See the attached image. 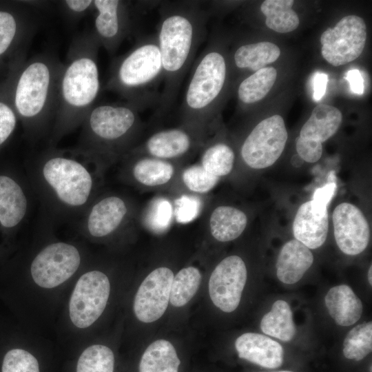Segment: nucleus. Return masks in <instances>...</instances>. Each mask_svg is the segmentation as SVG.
Segmentation results:
<instances>
[{"label":"nucleus","instance_id":"obj_1","mask_svg":"<svg viewBox=\"0 0 372 372\" xmlns=\"http://www.w3.org/2000/svg\"><path fill=\"white\" fill-rule=\"evenodd\" d=\"M156 34L163 71V89L156 115L172 107L184 77L204 41L207 14L196 1H164Z\"/></svg>","mask_w":372,"mask_h":372},{"label":"nucleus","instance_id":"obj_2","mask_svg":"<svg viewBox=\"0 0 372 372\" xmlns=\"http://www.w3.org/2000/svg\"><path fill=\"white\" fill-rule=\"evenodd\" d=\"M94 161L75 149L50 148L32 167L31 186L50 214L58 218L82 216L96 198V176L89 167Z\"/></svg>","mask_w":372,"mask_h":372},{"label":"nucleus","instance_id":"obj_3","mask_svg":"<svg viewBox=\"0 0 372 372\" xmlns=\"http://www.w3.org/2000/svg\"><path fill=\"white\" fill-rule=\"evenodd\" d=\"M100 45L92 31L72 39L60 78L57 106L50 134V143H56L81 125L95 105L101 90L98 66Z\"/></svg>","mask_w":372,"mask_h":372},{"label":"nucleus","instance_id":"obj_4","mask_svg":"<svg viewBox=\"0 0 372 372\" xmlns=\"http://www.w3.org/2000/svg\"><path fill=\"white\" fill-rule=\"evenodd\" d=\"M63 65L56 55L45 52L24 61L18 70L12 103L31 138L51 132Z\"/></svg>","mask_w":372,"mask_h":372},{"label":"nucleus","instance_id":"obj_5","mask_svg":"<svg viewBox=\"0 0 372 372\" xmlns=\"http://www.w3.org/2000/svg\"><path fill=\"white\" fill-rule=\"evenodd\" d=\"M139 111L127 102L95 104L81 124L76 149L98 164L124 157L143 128Z\"/></svg>","mask_w":372,"mask_h":372},{"label":"nucleus","instance_id":"obj_6","mask_svg":"<svg viewBox=\"0 0 372 372\" xmlns=\"http://www.w3.org/2000/svg\"><path fill=\"white\" fill-rule=\"evenodd\" d=\"M163 71L156 34L138 40L110 66L105 89L115 92L140 110L159 103L158 85Z\"/></svg>","mask_w":372,"mask_h":372},{"label":"nucleus","instance_id":"obj_7","mask_svg":"<svg viewBox=\"0 0 372 372\" xmlns=\"http://www.w3.org/2000/svg\"><path fill=\"white\" fill-rule=\"evenodd\" d=\"M180 107L181 125L203 143L226 85V58L209 43L196 60Z\"/></svg>","mask_w":372,"mask_h":372},{"label":"nucleus","instance_id":"obj_8","mask_svg":"<svg viewBox=\"0 0 372 372\" xmlns=\"http://www.w3.org/2000/svg\"><path fill=\"white\" fill-rule=\"evenodd\" d=\"M287 140L282 117L273 115L257 124L243 141L240 154L244 163L253 169L272 165L281 156Z\"/></svg>","mask_w":372,"mask_h":372},{"label":"nucleus","instance_id":"obj_9","mask_svg":"<svg viewBox=\"0 0 372 372\" xmlns=\"http://www.w3.org/2000/svg\"><path fill=\"white\" fill-rule=\"evenodd\" d=\"M134 8L129 1L120 0L94 1L92 32L100 47L110 54L118 50L135 28Z\"/></svg>","mask_w":372,"mask_h":372},{"label":"nucleus","instance_id":"obj_10","mask_svg":"<svg viewBox=\"0 0 372 372\" xmlns=\"http://www.w3.org/2000/svg\"><path fill=\"white\" fill-rule=\"evenodd\" d=\"M110 293L107 276L101 271L83 273L76 283L69 303V314L73 324L85 329L102 314Z\"/></svg>","mask_w":372,"mask_h":372},{"label":"nucleus","instance_id":"obj_11","mask_svg":"<svg viewBox=\"0 0 372 372\" xmlns=\"http://www.w3.org/2000/svg\"><path fill=\"white\" fill-rule=\"evenodd\" d=\"M366 40L364 20L356 15L341 19L333 28H327L320 37L321 53L331 65L339 66L358 58Z\"/></svg>","mask_w":372,"mask_h":372},{"label":"nucleus","instance_id":"obj_12","mask_svg":"<svg viewBox=\"0 0 372 372\" xmlns=\"http://www.w3.org/2000/svg\"><path fill=\"white\" fill-rule=\"evenodd\" d=\"M81 262L76 247L65 242H54L36 255L30 265V273L39 286L54 288L68 280L77 271Z\"/></svg>","mask_w":372,"mask_h":372},{"label":"nucleus","instance_id":"obj_13","mask_svg":"<svg viewBox=\"0 0 372 372\" xmlns=\"http://www.w3.org/2000/svg\"><path fill=\"white\" fill-rule=\"evenodd\" d=\"M247 278L245 262L238 256L223 259L213 270L209 280V293L214 304L230 313L238 307Z\"/></svg>","mask_w":372,"mask_h":372},{"label":"nucleus","instance_id":"obj_14","mask_svg":"<svg viewBox=\"0 0 372 372\" xmlns=\"http://www.w3.org/2000/svg\"><path fill=\"white\" fill-rule=\"evenodd\" d=\"M27 3H0V62L24 54L36 19Z\"/></svg>","mask_w":372,"mask_h":372},{"label":"nucleus","instance_id":"obj_15","mask_svg":"<svg viewBox=\"0 0 372 372\" xmlns=\"http://www.w3.org/2000/svg\"><path fill=\"white\" fill-rule=\"evenodd\" d=\"M131 207L119 194H109L96 197L80 218V225L90 236H109L129 220Z\"/></svg>","mask_w":372,"mask_h":372},{"label":"nucleus","instance_id":"obj_16","mask_svg":"<svg viewBox=\"0 0 372 372\" xmlns=\"http://www.w3.org/2000/svg\"><path fill=\"white\" fill-rule=\"evenodd\" d=\"M173 271L161 267L153 270L141 282L134 301V311L141 322L149 323L159 319L169 302Z\"/></svg>","mask_w":372,"mask_h":372},{"label":"nucleus","instance_id":"obj_17","mask_svg":"<svg viewBox=\"0 0 372 372\" xmlns=\"http://www.w3.org/2000/svg\"><path fill=\"white\" fill-rule=\"evenodd\" d=\"M332 218L334 237L339 249L349 256L364 251L369 242L370 229L360 209L353 204L342 203L334 209Z\"/></svg>","mask_w":372,"mask_h":372},{"label":"nucleus","instance_id":"obj_18","mask_svg":"<svg viewBox=\"0 0 372 372\" xmlns=\"http://www.w3.org/2000/svg\"><path fill=\"white\" fill-rule=\"evenodd\" d=\"M203 145L195 134L180 125L154 132L141 145L134 147L129 153L173 161L186 156Z\"/></svg>","mask_w":372,"mask_h":372},{"label":"nucleus","instance_id":"obj_19","mask_svg":"<svg viewBox=\"0 0 372 372\" xmlns=\"http://www.w3.org/2000/svg\"><path fill=\"white\" fill-rule=\"evenodd\" d=\"M238 357L267 369L280 367L283 361V349L278 342L256 333H245L235 342Z\"/></svg>","mask_w":372,"mask_h":372},{"label":"nucleus","instance_id":"obj_20","mask_svg":"<svg viewBox=\"0 0 372 372\" xmlns=\"http://www.w3.org/2000/svg\"><path fill=\"white\" fill-rule=\"evenodd\" d=\"M329 229L327 211L317 210L311 200L298 209L293 223L296 240L310 249H317L325 242Z\"/></svg>","mask_w":372,"mask_h":372},{"label":"nucleus","instance_id":"obj_21","mask_svg":"<svg viewBox=\"0 0 372 372\" xmlns=\"http://www.w3.org/2000/svg\"><path fill=\"white\" fill-rule=\"evenodd\" d=\"M31 200L25 189L12 178L0 175V225L8 229L19 225L25 218Z\"/></svg>","mask_w":372,"mask_h":372},{"label":"nucleus","instance_id":"obj_22","mask_svg":"<svg viewBox=\"0 0 372 372\" xmlns=\"http://www.w3.org/2000/svg\"><path fill=\"white\" fill-rule=\"evenodd\" d=\"M130 172L136 184L146 187H158L169 184L175 177L176 169L172 161L134 153Z\"/></svg>","mask_w":372,"mask_h":372},{"label":"nucleus","instance_id":"obj_23","mask_svg":"<svg viewBox=\"0 0 372 372\" xmlns=\"http://www.w3.org/2000/svg\"><path fill=\"white\" fill-rule=\"evenodd\" d=\"M313 262L310 249L300 241L293 239L282 247L276 264V275L282 283L298 282Z\"/></svg>","mask_w":372,"mask_h":372},{"label":"nucleus","instance_id":"obj_24","mask_svg":"<svg viewBox=\"0 0 372 372\" xmlns=\"http://www.w3.org/2000/svg\"><path fill=\"white\" fill-rule=\"evenodd\" d=\"M324 302L329 315L339 326L352 325L362 316V302L348 285L331 288L324 297Z\"/></svg>","mask_w":372,"mask_h":372},{"label":"nucleus","instance_id":"obj_25","mask_svg":"<svg viewBox=\"0 0 372 372\" xmlns=\"http://www.w3.org/2000/svg\"><path fill=\"white\" fill-rule=\"evenodd\" d=\"M342 121V113L337 107L319 104L302 127L299 136L322 143L336 133Z\"/></svg>","mask_w":372,"mask_h":372},{"label":"nucleus","instance_id":"obj_26","mask_svg":"<svg viewBox=\"0 0 372 372\" xmlns=\"http://www.w3.org/2000/svg\"><path fill=\"white\" fill-rule=\"evenodd\" d=\"M208 225L214 238L219 242H229L242 234L247 225V217L236 207L220 205L211 213Z\"/></svg>","mask_w":372,"mask_h":372},{"label":"nucleus","instance_id":"obj_27","mask_svg":"<svg viewBox=\"0 0 372 372\" xmlns=\"http://www.w3.org/2000/svg\"><path fill=\"white\" fill-rule=\"evenodd\" d=\"M180 361L171 342L158 340L144 351L139 364V372H178Z\"/></svg>","mask_w":372,"mask_h":372},{"label":"nucleus","instance_id":"obj_28","mask_svg":"<svg viewBox=\"0 0 372 372\" xmlns=\"http://www.w3.org/2000/svg\"><path fill=\"white\" fill-rule=\"evenodd\" d=\"M280 50L274 43L261 41L239 46L234 54V62L238 69L256 72L280 56Z\"/></svg>","mask_w":372,"mask_h":372},{"label":"nucleus","instance_id":"obj_29","mask_svg":"<svg viewBox=\"0 0 372 372\" xmlns=\"http://www.w3.org/2000/svg\"><path fill=\"white\" fill-rule=\"evenodd\" d=\"M260 329L266 335L283 342L291 341L296 329L289 304L282 300L274 302L270 311L262 317Z\"/></svg>","mask_w":372,"mask_h":372},{"label":"nucleus","instance_id":"obj_30","mask_svg":"<svg viewBox=\"0 0 372 372\" xmlns=\"http://www.w3.org/2000/svg\"><path fill=\"white\" fill-rule=\"evenodd\" d=\"M293 0H266L260 10L266 17L265 24L272 30L280 33L296 30L300 23L297 13L292 9Z\"/></svg>","mask_w":372,"mask_h":372},{"label":"nucleus","instance_id":"obj_31","mask_svg":"<svg viewBox=\"0 0 372 372\" xmlns=\"http://www.w3.org/2000/svg\"><path fill=\"white\" fill-rule=\"evenodd\" d=\"M200 164L210 174L218 178L232 171L235 154L232 148L223 142L203 145Z\"/></svg>","mask_w":372,"mask_h":372},{"label":"nucleus","instance_id":"obj_32","mask_svg":"<svg viewBox=\"0 0 372 372\" xmlns=\"http://www.w3.org/2000/svg\"><path fill=\"white\" fill-rule=\"evenodd\" d=\"M277 71L273 67L263 68L242 80L237 90L238 97L245 104L262 99L276 82Z\"/></svg>","mask_w":372,"mask_h":372},{"label":"nucleus","instance_id":"obj_33","mask_svg":"<svg viewBox=\"0 0 372 372\" xmlns=\"http://www.w3.org/2000/svg\"><path fill=\"white\" fill-rule=\"evenodd\" d=\"M202 279L199 269L189 266L180 269L174 276L171 285L169 302L176 307L186 304L198 291Z\"/></svg>","mask_w":372,"mask_h":372},{"label":"nucleus","instance_id":"obj_34","mask_svg":"<svg viewBox=\"0 0 372 372\" xmlns=\"http://www.w3.org/2000/svg\"><path fill=\"white\" fill-rule=\"evenodd\" d=\"M372 350V322L360 324L353 327L343 342V354L346 358L360 361Z\"/></svg>","mask_w":372,"mask_h":372},{"label":"nucleus","instance_id":"obj_35","mask_svg":"<svg viewBox=\"0 0 372 372\" xmlns=\"http://www.w3.org/2000/svg\"><path fill=\"white\" fill-rule=\"evenodd\" d=\"M114 356L107 347L94 344L87 347L80 355L76 372H113Z\"/></svg>","mask_w":372,"mask_h":372},{"label":"nucleus","instance_id":"obj_36","mask_svg":"<svg viewBox=\"0 0 372 372\" xmlns=\"http://www.w3.org/2000/svg\"><path fill=\"white\" fill-rule=\"evenodd\" d=\"M185 187L192 193L204 194L218 184L220 178L210 174L198 163L186 167L180 176Z\"/></svg>","mask_w":372,"mask_h":372},{"label":"nucleus","instance_id":"obj_37","mask_svg":"<svg viewBox=\"0 0 372 372\" xmlns=\"http://www.w3.org/2000/svg\"><path fill=\"white\" fill-rule=\"evenodd\" d=\"M2 372H39L36 358L30 353L21 349H14L4 356Z\"/></svg>","mask_w":372,"mask_h":372},{"label":"nucleus","instance_id":"obj_38","mask_svg":"<svg viewBox=\"0 0 372 372\" xmlns=\"http://www.w3.org/2000/svg\"><path fill=\"white\" fill-rule=\"evenodd\" d=\"M336 188L334 172H331L327 183L323 187L316 189L314 192L311 200L313 207L320 211H327V206L334 196Z\"/></svg>","mask_w":372,"mask_h":372},{"label":"nucleus","instance_id":"obj_39","mask_svg":"<svg viewBox=\"0 0 372 372\" xmlns=\"http://www.w3.org/2000/svg\"><path fill=\"white\" fill-rule=\"evenodd\" d=\"M60 5L63 13L72 21L79 20L94 10L92 0L61 1Z\"/></svg>","mask_w":372,"mask_h":372},{"label":"nucleus","instance_id":"obj_40","mask_svg":"<svg viewBox=\"0 0 372 372\" xmlns=\"http://www.w3.org/2000/svg\"><path fill=\"white\" fill-rule=\"evenodd\" d=\"M296 144L297 154L303 161L312 163L320 158L322 154L321 143L298 136Z\"/></svg>","mask_w":372,"mask_h":372},{"label":"nucleus","instance_id":"obj_41","mask_svg":"<svg viewBox=\"0 0 372 372\" xmlns=\"http://www.w3.org/2000/svg\"><path fill=\"white\" fill-rule=\"evenodd\" d=\"M344 78L348 81L350 85L351 90L356 94L361 95L364 92V79L358 69H352L349 70Z\"/></svg>","mask_w":372,"mask_h":372},{"label":"nucleus","instance_id":"obj_42","mask_svg":"<svg viewBox=\"0 0 372 372\" xmlns=\"http://www.w3.org/2000/svg\"><path fill=\"white\" fill-rule=\"evenodd\" d=\"M328 76L325 73L316 72L313 78V97L316 101H319L326 92Z\"/></svg>","mask_w":372,"mask_h":372},{"label":"nucleus","instance_id":"obj_43","mask_svg":"<svg viewBox=\"0 0 372 372\" xmlns=\"http://www.w3.org/2000/svg\"><path fill=\"white\" fill-rule=\"evenodd\" d=\"M303 163V160L298 155L295 154L291 158V164L296 167H300Z\"/></svg>","mask_w":372,"mask_h":372},{"label":"nucleus","instance_id":"obj_44","mask_svg":"<svg viewBox=\"0 0 372 372\" xmlns=\"http://www.w3.org/2000/svg\"><path fill=\"white\" fill-rule=\"evenodd\" d=\"M372 266L370 265L369 271H368V280L370 284V285H372Z\"/></svg>","mask_w":372,"mask_h":372},{"label":"nucleus","instance_id":"obj_45","mask_svg":"<svg viewBox=\"0 0 372 372\" xmlns=\"http://www.w3.org/2000/svg\"><path fill=\"white\" fill-rule=\"evenodd\" d=\"M278 372H291V371H278Z\"/></svg>","mask_w":372,"mask_h":372}]
</instances>
